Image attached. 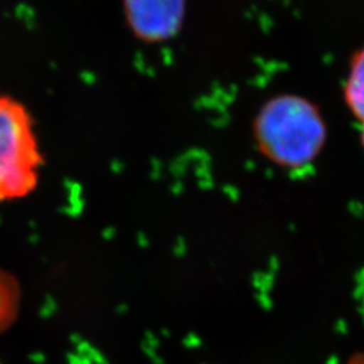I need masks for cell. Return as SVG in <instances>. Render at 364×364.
<instances>
[{
	"mask_svg": "<svg viewBox=\"0 0 364 364\" xmlns=\"http://www.w3.org/2000/svg\"><path fill=\"white\" fill-rule=\"evenodd\" d=\"M252 138L264 159L281 169L301 171L323 151L326 123L306 97L281 93L260 105L252 120Z\"/></svg>",
	"mask_w": 364,
	"mask_h": 364,
	"instance_id": "6da1fadb",
	"label": "cell"
},
{
	"mask_svg": "<svg viewBox=\"0 0 364 364\" xmlns=\"http://www.w3.org/2000/svg\"><path fill=\"white\" fill-rule=\"evenodd\" d=\"M43 165L33 115L23 103L0 93V203L36 192Z\"/></svg>",
	"mask_w": 364,
	"mask_h": 364,
	"instance_id": "7a4b0ae2",
	"label": "cell"
},
{
	"mask_svg": "<svg viewBox=\"0 0 364 364\" xmlns=\"http://www.w3.org/2000/svg\"><path fill=\"white\" fill-rule=\"evenodd\" d=\"M189 0H123V18L132 37L146 45L176 38L183 28Z\"/></svg>",
	"mask_w": 364,
	"mask_h": 364,
	"instance_id": "3957f363",
	"label": "cell"
},
{
	"mask_svg": "<svg viewBox=\"0 0 364 364\" xmlns=\"http://www.w3.org/2000/svg\"><path fill=\"white\" fill-rule=\"evenodd\" d=\"M344 99L352 117L364 124V45L350 63L344 84Z\"/></svg>",
	"mask_w": 364,
	"mask_h": 364,
	"instance_id": "277c9868",
	"label": "cell"
},
{
	"mask_svg": "<svg viewBox=\"0 0 364 364\" xmlns=\"http://www.w3.org/2000/svg\"><path fill=\"white\" fill-rule=\"evenodd\" d=\"M19 287L11 275L0 270V331L10 326L18 312Z\"/></svg>",
	"mask_w": 364,
	"mask_h": 364,
	"instance_id": "5b68a950",
	"label": "cell"
},
{
	"mask_svg": "<svg viewBox=\"0 0 364 364\" xmlns=\"http://www.w3.org/2000/svg\"><path fill=\"white\" fill-rule=\"evenodd\" d=\"M362 144H363V149H364V124H363V130H362Z\"/></svg>",
	"mask_w": 364,
	"mask_h": 364,
	"instance_id": "8992f818",
	"label": "cell"
},
{
	"mask_svg": "<svg viewBox=\"0 0 364 364\" xmlns=\"http://www.w3.org/2000/svg\"><path fill=\"white\" fill-rule=\"evenodd\" d=\"M0 364H1V362H0Z\"/></svg>",
	"mask_w": 364,
	"mask_h": 364,
	"instance_id": "52a82bcc",
	"label": "cell"
}]
</instances>
